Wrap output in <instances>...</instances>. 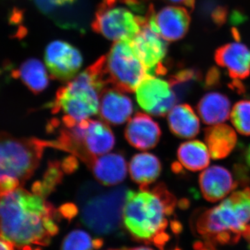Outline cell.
Segmentation results:
<instances>
[{
	"mask_svg": "<svg viewBox=\"0 0 250 250\" xmlns=\"http://www.w3.org/2000/svg\"><path fill=\"white\" fill-rule=\"evenodd\" d=\"M23 20H24V11L22 9L14 7L9 14L8 22L10 25L16 26L22 23Z\"/></svg>",
	"mask_w": 250,
	"mask_h": 250,
	"instance_id": "31",
	"label": "cell"
},
{
	"mask_svg": "<svg viewBox=\"0 0 250 250\" xmlns=\"http://www.w3.org/2000/svg\"><path fill=\"white\" fill-rule=\"evenodd\" d=\"M146 18L151 29L167 41L184 38L190 23L188 11L182 6H166L156 12L153 6H150L146 13Z\"/></svg>",
	"mask_w": 250,
	"mask_h": 250,
	"instance_id": "12",
	"label": "cell"
},
{
	"mask_svg": "<svg viewBox=\"0 0 250 250\" xmlns=\"http://www.w3.org/2000/svg\"><path fill=\"white\" fill-rule=\"evenodd\" d=\"M168 1L175 4L183 5L192 11L195 9L197 0H168Z\"/></svg>",
	"mask_w": 250,
	"mask_h": 250,
	"instance_id": "35",
	"label": "cell"
},
{
	"mask_svg": "<svg viewBox=\"0 0 250 250\" xmlns=\"http://www.w3.org/2000/svg\"><path fill=\"white\" fill-rule=\"evenodd\" d=\"M215 61L228 70L234 82L245 80L250 75V50L239 42H230L215 51Z\"/></svg>",
	"mask_w": 250,
	"mask_h": 250,
	"instance_id": "14",
	"label": "cell"
},
{
	"mask_svg": "<svg viewBox=\"0 0 250 250\" xmlns=\"http://www.w3.org/2000/svg\"><path fill=\"white\" fill-rule=\"evenodd\" d=\"M63 129L52 147L63 149L78 156L88 166L95 157L111 150L115 137L106 123L94 120L75 121L67 117L62 119Z\"/></svg>",
	"mask_w": 250,
	"mask_h": 250,
	"instance_id": "6",
	"label": "cell"
},
{
	"mask_svg": "<svg viewBox=\"0 0 250 250\" xmlns=\"http://www.w3.org/2000/svg\"><path fill=\"white\" fill-rule=\"evenodd\" d=\"M27 32L28 31L27 28L24 27V26H20V27H18L16 34L11 36V38H12V39H19V40H21V39H22L24 36L27 35Z\"/></svg>",
	"mask_w": 250,
	"mask_h": 250,
	"instance_id": "36",
	"label": "cell"
},
{
	"mask_svg": "<svg viewBox=\"0 0 250 250\" xmlns=\"http://www.w3.org/2000/svg\"><path fill=\"white\" fill-rule=\"evenodd\" d=\"M167 122L171 131L181 139H192L200 132V121L190 105L174 106L168 113Z\"/></svg>",
	"mask_w": 250,
	"mask_h": 250,
	"instance_id": "20",
	"label": "cell"
},
{
	"mask_svg": "<svg viewBox=\"0 0 250 250\" xmlns=\"http://www.w3.org/2000/svg\"><path fill=\"white\" fill-rule=\"evenodd\" d=\"M62 216L67 219H71L77 214V208L74 205H65L60 208Z\"/></svg>",
	"mask_w": 250,
	"mask_h": 250,
	"instance_id": "33",
	"label": "cell"
},
{
	"mask_svg": "<svg viewBox=\"0 0 250 250\" xmlns=\"http://www.w3.org/2000/svg\"><path fill=\"white\" fill-rule=\"evenodd\" d=\"M231 103L226 95L216 92L206 94L197 104V111L207 125H218L229 118Z\"/></svg>",
	"mask_w": 250,
	"mask_h": 250,
	"instance_id": "21",
	"label": "cell"
},
{
	"mask_svg": "<svg viewBox=\"0 0 250 250\" xmlns=\"http://www.w3.org/2000/svg\"><path fill=\"white\" fill-rule=\"evenodd\" d=\"M171 228H172V231L176 234H178L182 232L183 230V227L182 224L179 223L178 221H173L171 223Z\"/></svg>",
	"mask_w": 250,
	"mask_h": 250,
	"instance_id": "37",
	"label": "cell"
},
{
	"mask_svg": "<svg viewBox=\"0 0 250 250\" xmlns=\"http://www.w3.org/2000/svg\"><path fill=\"white\" fill-rule=\"evenodd\" d=\"M202 195L207 201L216 202L223 200L236 188L229 171L221 166H214L206 169L200 175Z\"/></svg>",
	"mask_w": 250,
	"mask_h": 250,
	"instance_id": "17",
	"label": "cell"
},
{
	"mask_svg": "<svg viewBox=\"0 0 250 250\" xmlns=\"http://www.w3.org/2000/svg\"><path fill=\"white\" fill-rule=\"evenodd\" d=\"M127 191L123 186L104 188L96 184H85L78 196L82 223L99 235L117 231L123 222Z\"/></svg>",
	"mask_w": 250,
	"mask_h": 250,
	"instance_id": "4",
	"label": "cell"
},
{
	"mask_svg": "<svg viewBox=\"0 0 250 250\" xmlns=\"http://www.w3.org/2000/svg\"><path fill=\"white\" fill-rule=\"evenodd\" d=\"M48 141L0 134V195L21 187L39 167Z\"/></svg>",
	"mask_w": 250,
	"mask_h": 250,
	"instance_id": "3",
	"label": "cell"
},
{
	"mask_svg": "<svg viewBox=\"0 0 250 250\" xmlns=\"http://www.w3.org/2000/svg\"><path fill=\"white\" fill-rule=\"evenodd\" d=\"M95 249V240L88 233L81 229L74 230L65 236L62 250H93Z\"/></svg>",
	"mask_w": 250,
	"mask_h": 250,
	"instance_id": "29",
	"label": "cell"
},
{
	"mask_svg": "<svg viewBox=\"0 0 250 250\" xmlns=\"http://www.w3.org/2000/svg\"></svg>",
	"mask_w": 250,
	"mask_h": 250,
	"instance_id": "43",
	"label": "cell"
},
{
	"mask_svg": "<svg viewBox=\"0 0 250 250\" xmlns=\"http://www.w3.org/2000/svg\"><path fill=\"white\" fill-rule=\"evenodd\" d=\"M129 250H153L151 248H147V247H139V248H133V249H129Z\"/></svg>",
	"mask_w": 250,
	"mask_h": 250,
	"instance_id": "41",
	"label": "cell"
},
{
	"mask_svg": "<svg viewBox=\"0 0 250 250\" xmlns=\"http://www.w3.org/2000/svg\"><path fill=\"white\" fill-rule=\"evenodd\" d=\"M219 78H220V75H219L218 70L216 68L210 69L209 72L207 74V78H206V87L210 88V87L216 85L218 83Z\"/></svg>",
	"mask_w": 250,
	"mask_h": 250,
	"instance_id": "32",
	"label": "cell"
},
{
	"mask_svg": "<svg viewBox=\"0 0 250 250\" xmlns=\"http://www.w3.org/2000/svg\"><path fill=\"white\" fill-rule=\"evenodd\" d=\"M174 250H181L178 249V248H176V249Z\"/></svg>",
	"mask_w": 250,
	"mask_h": 250,
	"instance_id": "42",
	"label": "cell"
},
{
	"mask_svg": "<svg viewBox=\"0 0 250 250\" xmlns=\"http://www.w3.org/2000/svg\"><path fill=\"white\" fill-rule=\"evenodd\" d=\"M106 84L98 61L57 91L51 107L54 113L75 121L88 119L99 111L100 100Z\"/></svg>",
	"mask_w": 250,
	"mask_h": 250,
	"instance_id": "5",
	"label": "cell"
},
{
	"mask_svg": "<svg viewBox=\"0 0 250 250\" xmlns=\"http://www.w3.org/2000/svg\"><path fill=\"white\" fill-rule=\"evenodd\" d=\"M143 10L124 3H106L99 6L92 22L94 31L109 40L131 41L147 24Z\"/></svg>",
	"mask_w": 250,
	"mask_h": 250,
	"instance_id": "9",
	"label": "cell"
},
{
	"mask_svg": "<svg viewBox=\"0 0 250 250\" xmlns=\"http://www.w3.org/2000/svg\"><path fill=\"white\" fill-rule=\"evenodd\" d=\"M199 250H216L214 247V244L209 241H206L204 243L203 246Z\"/></svg>",
	"mask_w": 250,
	"mask_h": 250,
	"instance_id": "39",
	"label": "cell"
},
{
	"mask_svg": "<svg viewBox=\"0 0 250 250\" xmlns=\"http://www.w3.org/2000/svg\"><path fill=\"white\" fill-rule=\"evenodd\" d=\"M129 170L131 179L140 187L149 186L160 175L161 164L156 156L150 153H140L130 161Z\"/></svg>",
	"mask_w": 250,
	"mask_h": 250,
	"instance_id": "23",
	"label": "cell"
},
{
	"mask_svg": "<svg viewBox=\"0 0 250 250\" xmlns=\"http://www.w3.org/2000/svg\"><path fill=\"white\" fill-rule=\"evenodd\" d=\"M143 0H103V1L106 3H124L133 7L140 8V9H143Z\"/></svg>",
	"mask_w": 250,
	"mask_h": 250,
	"instance_id": "34",
	"label": "cell"
},
{
	"mask_svg": "<svg viewBox=\"0 0 250 250\" xmlns=\"http://www.w3.org/2000/svg\"><path fill=\"white\" fill-rule=\"evenodd\" d=\"M36 7L45 15L53 14L56 10L71 6L77 0H33Z\"/></svg>",
	"mask_w": 250,
	"mask_h": 250,
	"instance_id": "30",
	"label": "cell"
},
{
	"mask_svg": "<svg viewBox=\"0 0 250 250\" xmlns=\"http://www.w3.org/2000/svg\"><path fill=\"white\" fill-rule=\"evenodd\" d=\"M11 77L21 79L22 83L36 95L45 90L49 84L48 74L45 65L37 59H27L19 69L11 70Z\"/></svg>",
	"mask_w": 250,
	"mask_h": 250,
	"instance_id": "22",
	"label": "cell"
},
{
	"mask_svg": "<svg viewBox=\"0 0 250 250\" xmlns=\"http://www.w3.org/2000/svg\"><path fill=\"white\" fill-rule=\"evenodd\" d=\"M205 142L213 159H224L234 149L236 134L228 125H214L205 129Z\"/></svg>",
	"mask_w": 250,
	"mask_h": 250,
	"instance_id": "19",
	"label": "cell"
},
{
	"mask_svg": "<svg viewBox=\"0 0 250 250\" xmlns=\"http://www.w3.org/2000/svg\"><path fill=\"white\" fill-rule=\"evenodd\" d=\"M90 167L97 180L105 187H114L122 183L127 174L126 160L118 153L97 156Z\"/></svg>",
	"mask_w": 250,
	"mask_h": 250,
	"instance_id": "18",
	"label": "cell"
},
{
	"mask_svg": "<svg viewBox=\"0 0 250 250\" xmlns=\"http://www.w3.org/2000/svg\"><path fill=\"white\" fill-rule=\"evenodd\" d=\"M131 43L148 76L166 73L167 70L164 62L167 55V44L165 39L146 24Z\"/></svg>",
	"mask_w": 250,
	"mask_h": 250,
	"instance_id": "10",
	"label": "cell"
},
{
	"mask_svg": "<svg viewBox=\"0 0 250 250\" xmlns=\"http://www.w3.org/2000/svg\"><path fill=\"white\" fill-rule=\"evenodd\" d=\"M134 111V105L124 92L111 88H105L100 97V116L109 124L118 125L127 121Z\"/></svg>",
	"mask_w": 250,
	"mask_h": 250,
	"instance_id": "16",
	"label": "cell"
},
{
	"mask_svg": "<svg viewBox=\"0 0 250 250\" xmlns=\"http://www.w3.org/2000/svg\"><path fill=\"white\" fill-rule=\"evenodd\" d=\"M177 156L181 164L192 172L203 170L209 165V151L201 141H191L182 143L179 146Z\"/></svg>",
	"mask_w": 250,
	"mask_h": 250,
	"instance_id": "24",
	"label": "cell"
},
{
	"mask_svg": "<svg viewBox=\"0 0 250 250\" xmlns=\"http://www.w3.org/2000/svg\"><path fill=\"white\" fill-rule=\"evenodd\" d=\"M125 133L128 143L141 150L155 147L161 135L159 125L151 117L143 113H136L130 120Z\"/></svg>",
	"mask_w": 250,
	"mask_h": 250,
	"instance_id": "15",
	"label": "cell"
},
{
	"mask_svg": "<svg viewBox=\"0 0 250 250\" xmlns=\"http://www.w3.org/2000/svg\"><path fill=\"white\" fill-rule=\"evenodd\" d=\"M98 62L106 85H111L124 93L136 91L141 82L149 77L131 41H116L109 52Z\"/></svg>",
	"mask_w": 250,
	"mask_h": 250,
	"instance_id": "8",
	"label": "cell"
},
{
	"mask_svg": "<svg viewBox=\"0 0 250 250\" xmlns=\"http://www.w3.org/2000/svg\"><path fill=\"white\" fill-rule=\"evenodd\" d=\"M250 223V188H246L233 192L214 208L205 210L197 218L195 227L206 241L212 243L220 233L241 236Z\"/></svg>",
	"mask_w": 250,
	"mask_h": 250,
	"instance_id": "7",
	"label": "cell"
},
{
	"mask_svg": "<svg viewBox=\"0 0 250 250\" xmlns=\"http://www.w3.org/2000/svg\"><path fill=\"white\" fill-rule=\"evenodd\" d=\"M246 161L247 164H248V165L249 166V167H250V146L246 150Z\"/></svg>",
	"mask_w": 250,
	"mask_h": 250,
	"instance_id": "40",
	"label": "cell"
},
{
	"mask_svg": "<svg viewBox=\"0 0 250 250\" xmlns=\"http://www.w3.org/2000/svg\"><path fill=\"white\" fill-rule=\"evenodd\" d=\"M57 210L45 197L18 188L0 195V238L18 249L48 246L59 233Z\"/></svg>",
	"mask_w": 250,
	"mask_h": 250,
	"instance_id": "1",
	"label": "cell"
},
{
	"mask_svg": "<svg viewBox=\"0 0 250 250\" xmlns=\"http://www.w3.org/2000/svg\"><path fill=\"white\" fill-rule=\"evenodd\" d=\"M135 92L140 106L154 116H166L178 101L169 82L154 77L145 78Z\"/></svg>",
	"mask_w": 250,
	"mask_h": 250,
	"instance_id": "11",
	"label": "cell"
},
{
	"mask_svg": "<svg viewBox=\"0 0 250 250\" xmlns=\"http://www.w3.org/2000/svg\"><path fill=\"white\" fill-rule=\"evenodd\" d=\"M175 206V198L164 184L152 188L143 186L137 191L128 190L123 223L134 239L153 243L167 228V217L172 215Z\"/></svg>",
	"mask_w": 250,
	"mask_h": 250,
	"instance_id": "2",
	"label": "cell"
},
{
	"mask_svg": "<svg viewBox=\"0 0 250 250\" xmlns=\"http://www.w3.org/2000/svg\"><path fill=\"white\" fill-rule=\"evenodd\" d=\"M201 79L200 72L194 68L184 69L177 72L169 80L171 88L177 100L184 98L195 82Z\"/></svg>",
	"mask_w": 250,
	"mask_h": 250,
	"instance_id": "26",
	"label": "cell"
},
{
	"mask_svg": "<svg viewBox=\"0 0 250 250\" xmlns=\"http://www.w3.org/2000/svg\"><path fill=\"white\" fill-rule=\"evenodd\" d=\"M45 62L52 78L68 82L80 71L83 58L76 47L65 41H55L46 47Z\"/></svg>",
	"mask_w": 250,
	"mask_h": 250,
	"instance_id": "13",
	"label": "cell"
},
{
	"mask_svg": "<svg viewBox=\"0 0 250 250\" xmlns=\"http://www.w3.org/2000/svg\"><path fill=\"white\" fill-rule=\"evenodd\" d=\"M197 11L206 22L221 27L228 21V8L221 0H199Z\"/></svg>",
	"mask_w": 250,
	"mask_h": 250,
	"instance_id": "25",
	"label": "cell"
},
{
	"mask_svg": "<svg viewBox=\"0 0 250 250\" xmlns=\"http://www.w3.org/2000/svg\"><path fill=\"white\" fill-rule=\"evenodd\" d=\"M231 121L238 132L250 136V101L242 100L233 106Z\"/></svg>",
	"mask_w": 250,
	"mask_h": 250,
	"instance_id": "28",
	"label": "cell"
},
{
	"mask_svg": "<svg viewBox=\"0 0 250 250\" xmlns=\"http://www.w3.org/2000/svg\"><path fill=\"white\" fill-rule=\"evenodd\" d=\"M62 167L58 163H51L42 180L33 185L32 192L44 197L49 195L62 181Z\"/></svg>",
	"mask_w": 250,
	"mask_h": 250,
	"instance_id": "27",
	"label": "cell"
},
{
	"mask_svg": "<svg viewBox=\"0 0 250 250\" xmlns=\"http://www.w3.org/2000/svg\"><path fill=\"white\" fill-rule=\"evenodd\" d=\"M15 247L9 242L0 238V250H15Z\"/></svg>",
	"mask_w": 250,
	"mask_h": 250,
	"instance_id": "38",
	"label": "cell"
}]
</instances>
